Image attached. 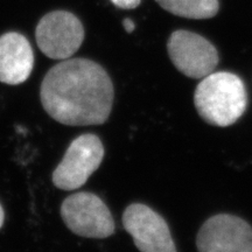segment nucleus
I'll list each match as a JSON object with an SVG mask.
<instances>
[{
    "instance_id": "f257e3e1",
    "label": "nucleus",
    "mask_w": 252,
    "mask_h": 252,
    "mask_svg": "<svg viewBox=\"0 0 252 252\" xmlns=\"http://www.w3.org/2000/svg\"><path fill=\"white\" fill-rule=\"evenodd\" d=\"M40 98L45 111L61 124L100 125L108 121L112 109V81L98 63L67 59L47 72Z\"/></svg>"
},
{
    "instance_id": "f03ea898",
    "label": "nucleus",
    "mask_w": 252,
    "mask_h": 252,
    "mask_svg": "<svg viewBox=\"0 0 252 252\" xmlns=\"http://www.w3.org/2000/svg\"><path fill=\"white\" fill-rule=\"evenodd\" d=\"M194 103L203 121L225 127L243 116L248 104L247 89L243 81L232 72H212L197 86Z\"/></svg>"
},
{
    "instance_id": "7ed1b4c3",
    "label": "nucleus",
    "mask_w": 252,
    "mask_h": 252,
    "mask_svg": "<svg viewBox=\"0 0 252 252\" xmlns=\"http://www.w3.org/2000/svg\"><path fill=\"white\" fill-rule=\"evenodd\" d=\"M61 216L75 235L86 238H108L115 232V220L109 208L93 193L81 191L63 201Z\"/></svg>"
},
{
    "instance_id": "20e7f679",
    "label": "nucleus",
    "mask_w": 252,
    "mask_h": 252,
    "mask_svg": "<svg viewBox=\"0 0 252 252\" xmlns=\"http://www.w3.org/2000/svg\"><path fill=\"white\" fill-rule=\"evenodd\" d=\"M103 158V144L96 134L80 135L71 141L62 161L53 172V184L62 190L78 189L97 171Z\"/></svg>"
},
{
    "instance_id": "39448f33",
    "label": "nucleus",
    "mask_w": 252,
    "mask_h": 252,
    "mask_svg": "<svg viewBox=\"0 0 252 252\" xmlns=\"http://www.w3.org/2000/svg\"><path fill=\"white\" fill-rule=\"evenodd\" d=\"M84 27L76 15L68 11H53L39 21L35 30L36 43L49 59H70L84 41Z\"/></svg>"
},
{
    "instance_id": "423d86ee",
    "label": "nucleus",
    "mask_w": 252,
    "mask_h": 252,
    "mask_svg": "<svg viewBox=\"0 0 252 252\" xmlns=\"http://www.w3.org/2000/svg\"><path fill=\"white\" fill-rule=\"evenodd\" d=\"M167 50L175 68L185 76L195 80L210 75L219 64L215 46L193 32H173L167 42Z\"/></svg>"
},
{
    "instance_id": "0eeeda50",
    "label": "nucleus",
    "mask_w": 252,
    "mask_h": 252,
    "mask_svg": "<svg viewBox=\"0 0 252 252\" xmlns=\"http://www.w3.org/2000/svg\"><path fill=\"white\" fill-rule=\"evenodd\" d=\"M123 225L140 252H176L166 220L143 203H133L126 208Z\"/></svg>"
},
{
    "instance_id": "6e6552de",
    "label": "nucleus",
    "mask_w": 252,
    "mask_h": 252,
    "mask_svg": "<svg viewBox=\"0 0 252 252\" xmlns=\"http://www.w3.org/2000/svg\"><path fill=\"white\" fill-rule=\"evenodd\" d=\"M198 252H252V228L229 214L210 217L196 237Z\"/></svg>"
},
{
    "instance_id": "1a4fd4ad",
    "label": "nucleus",
    "mask_w": 252,
    "mask_h": 252,
    "mask_svg": "<svg viewBox=\"0 0 252 252\" xmlns=\"http://www.w3.org/2000/svg\"><path fill=\"white\" fill-rule=\"evenodd\" d=\"M34 67V52L23 34L8 32L0 36V82L9 86L24 83Z\"/></svg>"
},
{
    "instance_id": "9d476101",
    "label": "nucleus",
    "mask_w": 252,
    "mask_h": 252,
    "mask_svg": "<svg viewBox=\"0 0 252 252\" xmlns=\"http://www.w3.org/2000/svg\"><path fill=\"white\" fill-rule=\"evenodd\" d=\"M163 9L178 17L210 19L219 13V0H156Z\"/></svg>"
},
{
    "instance_id": "9b49d317",
    "label": "nucleus",
    "mask_w": 252,
    "mask_h": 252,
    "mask_svg": "<svg viewBox=\"0 0 252 252\" xmlns=\"http://www.w3.org/2000/svg\"><path fill=\"white\" fill-rule=\"evenodd\" d=\"M113 5L117 6L118 8L123 9H132L139 6L141 0H110Z\"/></svg>"
},
{
    "instance_id": "f8f14e48",
    "label": "nucleus",
    "mask_w": 252,
    "mask_h": 252,
    "mask_svg": "<svg viewBox=\"0 0 252 252\" xmlns=\"http://www.w3.org/2000/svg\"><path fill=\"white\" fill-rule=\"evenodd\" d=\"M123 26H124L125 31L127 32V33H132L135 28V25L133 21L131 20V19H125V20L123 21Z\"/></svg>"
},
{
    "instance_id": "ddd939ff",
    "label": "nucleus",
    "mask_w": 252,
    "mask_h": 252,
    "mask_svg": "<svg viewBox=\"0 0 252 252\" xmlns=\"http://www.w3.org/2000/svg\"><path fill=\"white\" fill-rule=\"evenodd\" d=\"M4 220H5V213H4V209H2L1 204H0V229H1L2 224H4Z\"/></svg>"
}]
</instances>
